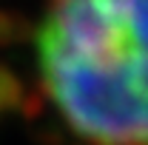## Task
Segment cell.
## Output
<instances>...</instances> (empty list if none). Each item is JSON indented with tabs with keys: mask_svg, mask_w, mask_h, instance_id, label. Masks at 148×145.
I'll return each mask as SVG.
<instances>
[{
	"mask_svg": "<svg viewBox=\"0 0 148 145\" xmlns=\"http://www.w3.org/2000/svg\"><path fill=\"white\" fill-rule=\"evenodd\" d=\"M37 68L63 122L91 145H148V0H54Z\"/></svg>",
	"mask_w": 148,
	"mask_h": 145,
	"instance_id": "1",
	"label": "cell"
}]
</instances>
